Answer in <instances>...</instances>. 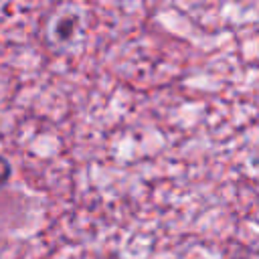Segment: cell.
Instances as JSON below:
<instances>
[{
  "label": "cell",
  "instance_id": "6da1fadb",
  "mask_svg": "<svg viewBox=\"0 0 259 259\" xmlns=\"http://www.w3.org/2000/svg\"><path fill=\"white\" fill-rule=\"evenodd\" d=\"M10 174H12V168H10V162L0 156V188L10 180Z\"/></svg>",
  "mask_w": 259,
  "mask_h": 259
}]
</instances>
